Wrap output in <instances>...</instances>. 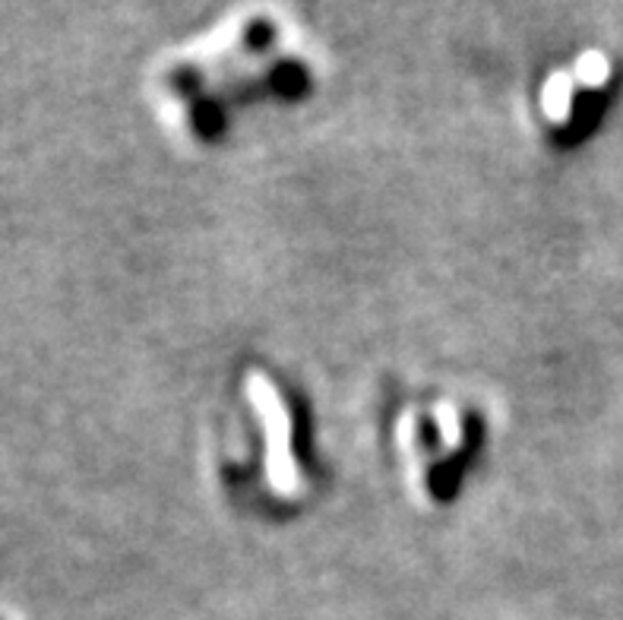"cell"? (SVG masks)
<instances>
[{
  "label": "cell",
  "instance_id": "obj_1",
  "mask_svg": "<svg viewBox=\"0 0 623 620\" xmlns=\"http://www.w3.org/2000/svg\"><path fill=\"white\" fill-rule=\"evenodd\" d=\"M310 82L304 48L269 10H241L168 51L152 70L159 118L187 142H212L241 111L298 99Z\"/></svg>",
  "mask_w": 623,
  "mask_h": 620
},
{
  "label": "cell",
  "instance_id": "obj_2",
  "mask_svg": "<svg viewBox=\"0 0 623 620\" xmlns=\"http://www.w3.org/2000/svg\"><path fill=\"white\" fill-rule=\"evenodd\" d=\"M216 472L231 501L266 513L301 510L317 488L301 396L266 367H244L216 431Z\"/></svg>",
  "mask_w": 623,
  "mask_h": 620
},
{
  "label": "cell",
  "instance_id": "obj_3",
  "mask_svg": "<svg viewBox=\"0 0 623 620\" xmlns=\"http://www.w3.org/2000/svg\"><path fill=\"white\" fill-rule=\"evenodd\" d=\"M389 437L408 491L422 503H446L482 453L484 419L472 400L434 390L396 405Z\"/></svg>",
  "mask_w": 623,
  "mask_h": 620
},
{
  "label": "cell",
  "instance_id": "obj_4",
  "mask_svg": "<svg viewBox=\"0 0 623 620\" xmlns=\"http://www.w3.org/2000/svg\"><path fill=\"white\" fill-rule=\"evenodd\" d=\"M602 77H607V67L595 58L573 60L570 67H557L544 77L535 92V120L551 140H566V134L583 124L585 96Z\"/></svg>",
  "mask_w": 623,
  "mask_h": 620
}]
</instances>
